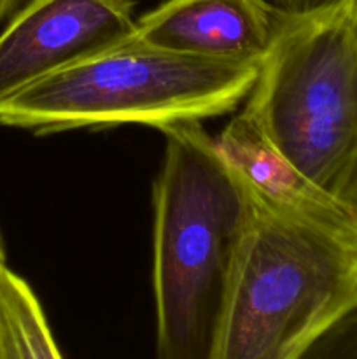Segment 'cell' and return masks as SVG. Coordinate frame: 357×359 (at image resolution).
Here are the masks:
<instances>
[{
    "instance_id": "1",
    "label": "cell",
    "mask_w": 357,
    "mask_h": 359,
    "mask_svg": "<svg viewBox=\"0 0 357 359\" xmlns=\"http://www.w3.org/2000/svg\"><path fill=\"white\" fill-rule=\"evenodd\" d=\"M154 184L158 359H214L252 195L200 121L161 130Z\"/></svg>"
},
{
    "instance_id": "2",
    "label": "cell",
    "mask_w": 357,
    "mask_h": 359,
    "mask_svg": "<svg viewBox=\"0 0 357 359\" xmlns=\"http://www.w3.org/2000/svg\"><path fill=\"white\" fill-rule=\"evenodd\" d=\"M251 195L214 359H298L357 302V216L340 200L290 209Z\"/></svg>"
},
{
    "instance_id": "3",
    "label": "cell",
    "mask_w": 357,
    "mask_h": 359,
    "mask_svg": "<svg viewBox=\"0 0 357 359\" xmlns=\"http://www.w3.org/2000/svg\"><path fill=\"white\" fill-rule=\"evenodd\" d=\"M259 62L181 55L130 39L51 74L0 104V125L46 135L146 125L163 130L237 109Z\"/></svg>"
},
{
    "instance_id": "4",
    "label": "cell",
    "mask_w": 357,
    "mask_h": 359,
    "mask_svg": "<svg viewBox=\"0 0 357 359\" xmlns=\"http://www.w3.org/2000/svg\"><path fill=\"white\" fill-rule=\"evenodd\" d=\"M245 111L308 181L338 198L357 161V25L349 4L286 14Z\"/></svg>"
},
{
    "instance_id": "5",
    "label": "cell",
    "mask_w": 357,
    "mask_h": 359,
    "mask_svg": "<svg viewBox=\"0 0 357 359\" xmlns=\"http://www.w3.org/2000/svg\"><path fill=\"white\" fill-rule=\"evenodd\" d=\"M132 0H30L0 32V104L135 37Z\"/></svg>"
},
{
    "instance_id": "6",
    "label": "cell",
    "mask_w": 357,
    "mask_h": 359,
    "mask_svg": "<svg viewBox=\"0 0 357 359\" xmlns=\"http://www.w3.org/2000/svg\"><path fill=\"white\" fill-rule=\"evenodd\" d=\"M284 18L270 0H164L136 20L135 39L181 55L261 63Z\"/></svg>"
},
{
    "instance_id": "7",
    "label": "cell",
    "mask_w": 357,
    "mask_h": 359,
    "mask_svg": "<svg viewBox=\"0 0 357 359\" xmlns=\"http://www.w3.org/2000/svg\"><path fill=\"white\" fill-rule=\"evenodd\" d=\"M216 146L226 163L259 198L290 209H307L335 198L308 181L241 111L224 126Z\"/></svg>"
},
{
    "instance_id": "8",
    "label": "cell",
    "mask_w": 357,
    "mask_h": 359,
    "mask_svg": "<svg viewBox=\"0 0 357 359\" xmlns=\"http://www.w3.org/2000/svg\"><path fill=\"white\" fill-rule=\"evenodd\" d=\"M0 359H63L30 284L0 269Z\"/></svg>"
},
{
    "instance_id": "9",
    "label": "cell",
    "mask_w": 357,
    "mask_h": 359,
    "mask_svg": "<svg viewBox=\"0 0 357 359\" xmlns=\"http://www.w3.org/2000/svg\"><path fill=\"white\" fill-rule=\"evenodd\" d=\"M298 359H357V302L342 312Z\"/></svg>"
},
{
    "instance_id": "10",
    "label": "cell",
    "mask_w": 357,
    "mask_h": 359,
    "mask_svg": "<svg viewBox=\"0 0 357 359\" xmlns=\"http://www.w3.org/2000/svg\"><path fill=\"white\" fill-rule=\"evenodd\" d=\"M270 2L286 14L301 16V14H312L318 13V11L332 9V7H340L349 2V0H270Z\"/></svg>"
},
{
    "instance_id": "11",
    "label": "cell",
    "mask_w": 357,
    "mask_h": 359,
    "mask_svg": "<svg viewBox=\"0 0 357 359\" xmlns=\"http://www.w3.org/2000/svg\"><path fill=\"white\" fill-rule=\"evenodd\" d=\"M338 200L343 205L349 207V209L357 216V161L352 167V170H350L342 191H340Z\"/></svg>"
},
{
    "instance_id": "12",
    "label": "cell",
    "mask_w": 357,
    "mask_h": 359,
    "mask_svg": "<svg viewBox=\"0 0 357 359\" xmlns=\"http://www.w3.org/2000/svg\"><path fill=\"white\" fill-rule=\"evenodd\" d=\"M18 2H20V0H0V23H2L4 18L16 7Z\"/></svg>"
},
{
    "instance_id": "13",
    "label": "cell",
    "mask_w": 357,
    "mask_h": 359,
    "mask_svg": "<svg viewBox=\"0 0 357 359\" xmlns=\"http://www.w3.org/2000/svg\"><path fill=\"white\" fill-rule=\"evenodd\" d=\"M6 265V251H4V242H2V235H0V269Z\"/></svg>"
},
{
    "instance_id": "14",
    "label": "cell",
    "mask_w": 357,
    "mask_h": 359,
    "mask_svg": "<svg viewBox=\"0 0 357 359\" xmlns=\"http://www.w3.org/2000/svg\"><path fill=\"white\" fill-rule=\"evenodd\" d=\"M349 7H350V11H352V14H354V18H356V25H357V0H349Z\"/></svg>"
}]
</instances>
